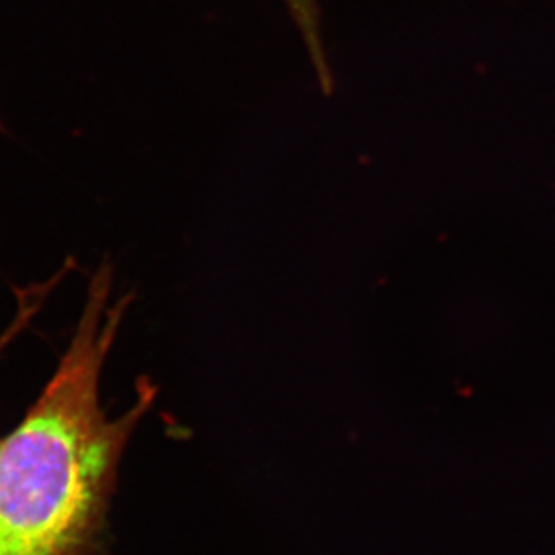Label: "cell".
Listing matches in <instances>:
<instances>
[{"label": "cell", "instance_id": "obj_1", "mask_svg": "<svg viewBox=\"0 0 555 555\" xmlns=\"http://www.w3.org/2000/svg\"><path fill=\"white\" fill-rule=\"evenodd\" d=\"M111 270L95 273L67 351L26 417L0 439V555H78L100 525L117 466L153 401L142 387L121 417L101 376L125 317Z\"/></svg>", "mask_w": 555, "mask_h": 555}, {"label": "cell", "instance_id": "obj_2", "mask_svg": "<svg viewBox=\"0 0 555 555\" xmlns=\"http://www.w3.org/2000/svg\"><path fill=\"white\" fill-rule=\"evenodd\" d=\"M288 13L294 18L295 26L299 29L309 60L313 65L314 76L319 87L325 95L333 92V73L325 54L322 33H320V11L317 0H284Z\"/></svg>", "mask_w": 555, "mask_h": 555}, {"label": "cell", "instance_id": "obj_3", "mask_svg": "<svg viewBox=\"0 0 555 555\" xmlns=\"http://www.w3.org/2000/svg\"><path fill=\"white\" fill-rule=\"evenodd\" d=\"M48 286L42 284L40 288L27 289L26 295L21 297V305H18L15 319L5 327L4 333L0 335V354L8 349V346H11V341H15L16 336L21 335L22 331L26 330L33 317L37 313L38 308L42 305L43 299L48 297Z\"/></svg>", "mask_w": 555, "mask_h": 555}, {"label": "cell", "instance_id": "obj_4", "mask_svg": "<svg viewBox=\"0 0 555 555\" xmlns=\"http://www.w3.org/2000/svg\"><path fill=\"white\" fill-rule=\"evenodd\" d=\"M0 130H2V122H0Z\"/></svg>", "mask_w": 555, "mask_h": 555}]
</instances>
